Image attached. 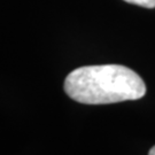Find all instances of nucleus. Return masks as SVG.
Wrapping results in <instances>:
<instances>
[{"label": "nucleus", "instance_id": "f257e3e1", "mask_svg": "<svg viewBox=\"0 0 155 155\" xmlns=\"http://www.w3.org/2000/svg\"><path fill=\"white\" fill-rule=\"evenodd\" d=\"M64 92L79 104L107 105L143 98L146 85L143 78L127 67L85 66L68 74Z\"/></svg>", "mask_w": 155, "mask_h": 155}, {"label": "nucleus", "instance_id": "f03ea898", "mask_svg": "<svg viewBox=\"0 0 155 155\" xmlns=\"http://www.w3.org/2000/svg\"><path fill=\"white\" fill-rule=\"evenodd\" d=\"M124 1L132 5L141 6L145 8H155V0H124Z\"/></svg>", "mask_w": 155, "mask_h": 155}, {"label": "nucleus", "instance_id": "7ed1b4c3", "mask_svg": "<svg viewBox=\"0 0 155 155\" xmlns=\"http://www.w3.org/2000/svg\"><path fill=\"white\" fill-rule=\"evenodd\" d=\"M148 155H155V146H153V147L150 150V153H148Z\"/></svg>", "mask_w": 155, "mask_h": 155}]
</instances>
